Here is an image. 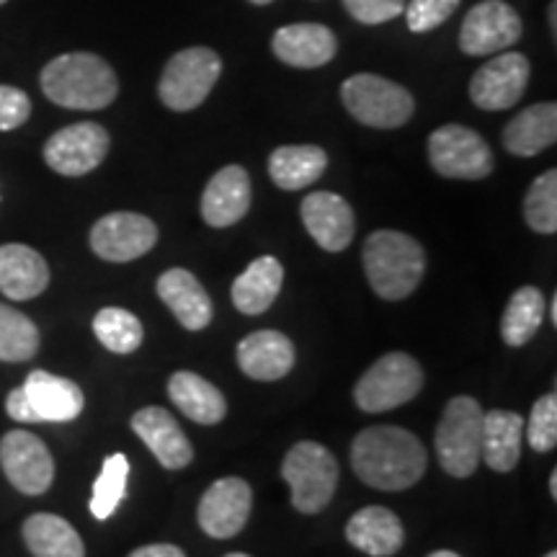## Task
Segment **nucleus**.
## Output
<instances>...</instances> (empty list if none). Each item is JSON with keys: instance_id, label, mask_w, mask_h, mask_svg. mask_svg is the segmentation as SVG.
Segmentation results:
<instances>
[{"instance_id": "4be33fe9", "label": "nucleus", "mask_w": 557, "mask_h": 557, "mask_svg": "<svg viewBox=\"0 0 557 557\" xmlns=\"http://www.w3.org/2000/svg\"><path fill=\"white\" fill-rule=\"evenodd\" d=\"M238 367L246 377L259 382L287 377L295 367V344L278 331L248 333L238 344Z\"/></svg>"}, {"instance_id": "f03ea898", "label": "nucleus", "mask_w": 557, "mask_h": 557, "mask_svg": "<svg viewBox=\"0 0 557 557\" xmlns=\"http://www.w3.org/2000/svg\"><path fill=\"white\" fill-rule=\"evenodd\" d=\"M41 90L62 109L99 111L114 103L120 94L114 67L99 54L67 52L41 70Z\"/></svg>"}, {"instance_id": "f8f14e48", "label": "nucleus", "mask_w": 557, "mask_h": 557, "mask_svg": "<svg viewBox=\"0 0 557 557\" xmlns=\"http://www.w3.org/2000/svg\"><path fill=\"white\" fill-rule=\"evenodd\" d=\"M0 468L24 496H41L54 480V459L47 444L29 431H9L0 438Z\"/></svg>"}, {"instance_id": "a211bd4d", "label": "nucleus", "mask_w": 557, "mask_h": 557, "mask_svg": "<svg viewBox=\"0 0 557 557\" xmlns=\"http://www.w3.org/2000/svg\"><path fill=\"white\" fill-rule=\"evenodd\" d=\"M132 429L143 438L165 470H184L194 459V447L184 431L165 408L148 406L132 416Z\"/></svg>"}, {"instance_id": "ea45409f", "label": "nucleus", "mask_w": 557, "mask_h": 557, "mask_svg": "<svg viewBox=\"0 0 557 557\" xmlns=\"http://www.w3.org/2000/svg\"><path fill=\"white\" fill-rule=\"evenodd\" d=\"M129 557H186V553L176 545H145L129 553Z\"/></svg>"}, {"instance_id": "4468645a", "label": "nucleus", "mask_w": 557, "mask_h": 557, "mask_svg": "<svg viewBox=\"0 0 557 557\" xmlns=\"http://www.w3.org/2000/svg\"><path fill=\"white\" fill-rule=\"evenodd\" d=\"M253 508V491L243 478H222L207 487L199 500L197 521L212 540H230L246 529Z\"/></svg>"}, {"instance_id": "4c0bfd02", "label": "nucleus", "mask_w": 557, "mask_h": 557, "mask_svg": "<svg viewBox=\"0 0 557 557\" xmlns=\"http://www.w3.org/2000/svg\"><path fill=\"white\" fill-rule=\"evenodd\" d=\"M344 5L354 21L374 26L400 16L406 9V0H344Z\"/></svg>"}, {"instance_id": "a19ab883", "label": "nucleus", "mask_w": 557, "mask_h": 557, "mask_svg": "<svg viewBox=\"0 0 557 557\" xmlns=\"http://www.w3.org/2000/svg\"><path fill=\"white\" fill-rule=\"evenodd\" d=\"M549 32H553V37H557V3L555 0L549 3Z\"/></svg>"}, {"instance_id": "39448f33", "label": "nucleus", "mask_w": 557, "mask_h": 557, "mask_svg": "<svg viewBox=\"0 0 557 557\" xmlns=\"http://www.w3.org/2000/svg\"><path fill=\"white\" fill-rule=\"evenodd\" d=\"M483 449V408L470 395H457L444 408L436 426L438 465L451 478H470Z\"/></svg>"}, {"instance_id": "49530a36", "label": "nucleus", "mask_w": 557, "mask_h": 557, "mask_svg": "<svg viewBox=\"0 0 557 557\" xmlns=\"http://www.w3.org/2000/svg\"><path fill=\"white\" fill-rule=\"evenodd\" d=\"M225 557H250V555H246V553H230V555H225Z\"/></svg>"}, {"instance_id": "dca6fc26", "label": "nucleus", "mask_w": 557, "mask_h": 557, "mask_svg": "<svg viewBox=\"0 0 557 557\" xmlns=\"http://www.w3.org/2000/svg\"><path fill=\"white\" fill-rule=\"evenodd\" d=\"M26 410H29V423H65L73 421L86 408V395L73 380L58 377V374L34 369L21 385Z\"/></svg>"}, {"instance_id": "de8ad7c7", "label": "nucleus", "mask_w": 557, "mask_h": 557, "mask_svg": "<svg viewBox=\"0 0 557 557\" xmlns=\"http://www.w3.org/2000/svg\"><path fill=\"white\" fill-rule=\"evenodd\" d=\"M545 557H557V553H555V549H553V553H547Z\"/></svg>"}, {"instance_id": "c9c22d12", "label": "nucleus", "mask_w": 557, "mask_h": 557, "mask_svg": "<svg viewBox=\"0 0 557 557\" xmlns=\"http://www.w3.org/2000/svg\"><path fill=\"white\" fill-rule=\"evenodd\" d=\"M527 438L529 447L534 451H553L557 447V398L555 393L545 395L534 403L532 416H529V426H527Z\"/></svg>"}, {"instance_id": "a878e982", "label": "nucleus", "mask_w": 557, "mask_h": 557, "mask_svg": "<svg viewBox=\"0 0 557 557\" xmlns=\"http://www.w3.org/2000/svg\"><path fill=\"white\" fill-rule=\"evenodd\" d=\"M524 418L513 410H487L483 413V449L480 459L496 472H511L521 459Z\"/></svg>"}, {"instance_id": "9d476101", "label": "nucleus", "mask_w": 557, "mask_h": 557, "mask_svg": "<svg viewBox=\"0 0 557 557\" xmlns=\"http://www.w3.org/2000/svg\"><path fill=\"white\" fill-rule=\"evenodd\" d=\"M111 137L96 122H78L54 132L45 145L47 165L60 176L78 178L96 171L109 156Z\"/></svg>"}, {"instance_id": "09e8293b", "label": "nucleus", "mask_w": 557, "mask_h": 557, "mask_svg": "<svg viewBox=\"0 0 557 557\" xmlns=\"http://www.w3.org/2000/svg\"><path fill=\"white\" fill-rule=\"evenodd\" d=\"M5 3V0H0V5H3Z\"/></svg>"}, {"instance_id": "2eb2a0df", "label": "nucleus", "mask_w": 557, "mask_h": 557, "mask_svg": "<svg viewBox=\"0 0 557 557\" xmlns=\"http://www.w3.org/2000/svg\"><path fill=\"white\" fill-rule=\"evenodd\" d=\"M532 65L521 52H500L472 75L470 99L478 109L504 111L517 107L529 86Z\"/></svg>"}, {"instance_id": "7c9ffc66", "label": "nucleus", "mask_w": 557, "mask_h": 557, "mask_svg": "<svg viewBox=\"0 0 557 557\" xmlns=\"http://www.w3.org/2000/svg\"><path fill=\"white\" fill-rule=\"evenodd\" d=\"M545 295L532 284L513 292L504 310V318H500V338L506 341V346H527L529 341L537 336L542 320H545Z\"/></svg>"}, {"instance_id": "1a4fd4ad", "label": "nucleus", "mask_w": 557, "mask_h": 557, "mask_svg": "<svg viewBox=\"0 0 557 557\" xmlns=\"http://www.w3.org/2000/svg\"><path fill=\"white\" fill-rule=\"evenodd\" d=\"M429 160L444 178L480 181L493 173V152L487 143L462 124H444L431 132Z\"/></svg>"}, {"instance_id": "9b49d317", "label": "nucleus", "mask_w": 557, "mask_h": 557, "mask_svg": "<svg viewBox=\"0 0 557 557\" xmlns=\"http://www.w3.org/2000/svg\"><path fill=\"white\" fill-rule=\"evenodd\" d=\"M519 13L506 0H483L462 21L459 29V50L470 58L506 52L521 39Z\"/></svg>"}, {"instance_id": "f3484780", "label": "nucleus", "mask_w": 557, "mask_h": 557, "mask_svg": "<svg viewBox=\"0 0 557 557\" xmlns=\"http://www.w3.org/2000/svg\"><path fill=\"white\" fill-rule=\"evenodd\" d=\"M299 214H302L312 240L323 250L341 253L351 246L354 233H357V218L344 197L333 191H312L305 197Z\"/></svg>"}, {"instance_id": "0eeeda50", "label": "nucleus", "mask_w": 557, "mask_h": 557, "mask_svg": "<svg viewBox=\"0 0 557 557\" xmlns=\"http://www.w3.org/2000/svg\"><path fill=\"white\" fill-rule=\"evenodd\" d=\"M423 389V369L406 351L385 354L361 374L354 400L367 413H385L400 408Z\"/></svg>"}, {"instance_id": "79ce46f5", "label": "nucleus", "mask_w": 557, "mask_h": 557, "mask_svg": "<svg viewBox=\"0 0 557 557\" xmlns=\"http://www.w3.org/2000/svg\"><path fill=\"white\" fill-rule=\"evenodd\" d=\"M549 496L557 498V472H549Z\"/></svg>"}, {"instance_id": "6e6552de", "label": "nucleus", "mask_w": 557, "mask_h": 557, "mask_svg": "<svg viewBox=\"0 0 557 557\" xmlns=\"http://www.w3.org/2000/svg\"><path fill=\"white\" fill-rule=\"evenodd\" d=\"M222 60L209 47H189L173 54L158 83V96L171 111H191L205 103L220 81Z\"/></svg>"}, {"instance_id": "c85d7f7f", "label": "nucleus", "mask_w": 557, "mask_h": 557, "mask_svg": "<svg viewBox=\"0 0 557 557\" xmlns=\"http://www.w3.org/2000/svg\"><path fill=\"white\" fill-rule=\"evenodd\" d=\"M325 169H329V156L318 145H282L269 158V176L284 191L312 186Z\"/></svg>"}, {"instance_id": "f257e3e1", "label": "nucleus", "mask_w": 557, "mask_h": 557, "mask_svg": "<svg viewBox=\"0 0 557 557\" xmlns=\"http://www.w3.org/2000/svg\"><path fill=\"white\" fill-rule=\"evenodd\" d=\"M351 468L374 491L398 493L413 487L429 468L421 438L400 426H369L351 444Z\"/></svg>"}, {"instance_id": "bb28decb", "label": "nucleus", "mask_w": 557, "mask_h": 557, "mask_svg": "<svg viewBox=\"0 0 557 557\" xmlns=\"http://www.w3.org/2000/svg\"><path fill=\"white\" fill-rule=\"evenodd\" d=\"M284 284V267L274 256H261L233 282V305L243 315H261L278 297Z\"/></svg>"}, {"instance_id": "20e7f679", "label": "nucleus", "mask_w": 557, "mask_h": 557, "mask_svg": "<svg viewBox=\"0 0 557 557\" xmlns=\"http://www.w3.org/2000/svg\"><path fill=\"white\" fill-rule=\"evenodd\" d=\"M282 478L292 491V506L299 513H320L329 508L338 487V462L329 447L318 442H299L287 451Z\"/></svg>"}, {"instance_id": "72a5a7b5", "label": "nucleus", "mask_w": 557, "mask_h": 557, "mask_svg": "<svg viewBox=\"0 0 557 557\" xmlns=\"http://www.w3.org/2000/svg\"><path fill=\"white\" fill-rule=\"evenodd\" d=\"M39 351V329L24 312L9 308L0 302V361L32 359Z\"/></svg>"}, {"instance_id": "a18cd8bd", "label": "nucleus", "mask_w": 557, "mask_h": 557, "mask_svg": "<svg viewBox=\"0 0 557 557\" xmlns=\"http://www.w3.org/2000/svg\"><path fill=\"white\" fill-rule=\"evenodd\" d=\"M250 3H253V5H269L271 0H250Z\"/></svg>"}, {"instance_id": "5701e85b", "label": "nucleus", "mask_w": 557, "mask_h": 557, "mask_svg": "<svg viewBox=\"0 0 557 557\" xmlns=\"http://www.w3.org/2000/svg\"><path fill=\"white\" fill-rule=\"evenodd\" d=\"M346 540L369 557H393L406 542V529L389 508L367 506L348 519Z\"/></svg>"}, {"instance_id": "423d86ee", "label": "nucleus", "mask_w": 557, "mask_h": 557, "mask_svg": "<svg viewBox=\"0 0 557 557\" xmlns=\"http://www.w3.org/2000/svg\"><path fill=\"white\" fill-rule=\"evenodd\" d=\"M341 101L354 120L374 129H398L416 111L406 88L372 73L351 75L341 86Z\"/></svg>"}, {"instance_id": "473e14b6", "label": "nucleus", "mask_w": 557, "mask_h": 557, "mask_svg": "<svg viewBox=\"0 0 557 557\" xmlns=\"http://www.w3.org/2000/svg\"><path fill=\"white\" fill-rule=\"evenodd\" d=\"M94 333L103 348H109L111 354H122V357L135 354L145 338L139 318L124 308L99 310V315L94 318Z\"/></svg>"}, {"instance_id": "7ed1b4c3", "label": "nucleus", "mask_w": 557, "mask_h": 557, "mask_svg": "<svg viewBox=\"0 0 557 557\" xmlns=\"http://www.w3.org/2000/svg\"><path fill=\"white\" fill-rule=\"evenodd\" d=\"M361 261L374 295L389 302L413 295L426 274V250L400 230H377L369 235Z\"/></svg>"}, {"instance_id": "e433bc0d", "label": "nucleus", "mask_w": 557, "mask_h": 557, "mask_svg": "<svg viewBox=\"0 0 557 557\" xmlns=\"http://www.w3.org/2000/svg\"><path fill=\"white\" fill-rule=\"evenodd\" d=\"M462 0H410L406 5L408 29L413 34L434 32L459 9Z\"/></svg>"}, {"instance_id": "c03bdc74", "label": "nucleus", "mask_w": 557, "mask_h": 557, "mask_svg": "<svg viewBox=\"0 0 557 557\" xmlns=\"http://www.w3.org/2000/svg\"><path fill=\"white\" fill-rule=\"evenodd\" d=\"M429 557H459V555L451 553V549H436V553H431Z\"/></svg>"}, {"instance_id": "b1692460", "label": "nucleus", "mask_w": 557, "mask_h": 557, "mask_svg": "<svg viewBox=\"0 0 557 557\" xmlns=\"http://www.w3.org/2000/svg\"><path fill=\"white\" fill-rule=\"evenodd\" d=\"M50 284V267L41 259V253L21 246V243H9L0 246V292L11 299H34Z\"/></svg>"}, {"instance_id": "cd10ccee", "label": "nucleus", "mask_w": 557, "mask_h": 557, "mask_svg": "<svg viewBox=\"0 0 557 557\" xmlns=\"http://www.w3.org/2000/svg\"><path fill=\"white\" fill-rule=\"evenodd\" d=\"M169 398L181 413L201 426H214L227 413V403L220 389L194 372L171 374Z\"/></svg>"}, {"instance_id": "c756f323", "label": "nucleus", "mask_w": 557, "mask_h": 557, "mask_svg": "<svg viewBox=\"0 0 557 557\" xmlns=\"http://www.w3.org/2000/svg\"><path fill=\"white\" fill-rule=\"evenodd\" d=\"M24 542L34 557H86L75 527L54 513H34L24 521Z\"/></svg>"}, {"instance_id": "37998d69", "label": "nucleus", "mask_w": 557, "mask_h": 557, "mask_svg": "<svg viewBox=\"0 0 557 557\" xmlns=\"http://www.w3.org/2000/svg\"><path fill=\"white\" fill-rule=\"evenodd\" d=\"M549 323L557 325V297H553V302H549Z\"/></svg>"}, {"instance_id": "f704fd0d", "label": "nucleus", "mask_w": 557, "mask_h": 557, "mask_svg": "<svg viewBox=\"0 0 557 557\" xmlns=\"http://www.w3.org/2000/svg\"><path fill=\"white\" fill-rule=\"evenodd\" d=\"M524 220L534 233L555 235L557 230V171L532 181L524 197Z\"/></svg>"}, {"instance_id": "58836bf2", "label": "nucleus", "mask_w": 557, "mask_h": 557, "mask_svg": "<svg viewBox=\"0 0 557 557\" xmlns=\"http://www.w3.org/2000/svg\"><path fill=\"white\" fill-rule=\"evenodd\" d=\"M32 116V99L16 86H0V132L18 129Z\"/></svg>"}, {"instance_id": "6ab92c4d", "label": "nucleus", "mask_w": 557, "mask_h": 557, "mask_svg": "<svg viewBox=\"0 0 557 557\" xmlns=\"http://www.w3.org/2000/svg\"><path fill=\"white\" fill-rule=\"evenodd\" d=\"M250 176L243 165H225L209 178L201 194V218L209 227L238 225L250 209Z\"/></svg>"}, {"instance_id": "2f4dec72", "label": "nucleus", "mask_w": 557, "mask_h": 557, "mask_svg": "<svg viewBox=\"0 0 557 557\" xmlns=\"http://www.w3.org/2000/svg\"><path fill=\"white\" fill-rule=\"evenodd\" d=\"M127 480H129V459L122 455H109L103 459L99 480L94 483L90 493V513L99 521H107L116 513L122 500L127 498Z\"/></svg>"}, {"instance_id": "aec40b11", "label": "nucleus", "mask_w": 557, "mask_h": 557, "mask_svg": "<svg viewBox=\"0 0 557 557\" xmlns=\"http://www.w3.org/2000/svg\"><path fill=\"white\" fill-rule=\"evenodd\" d=\"M271 50L284 65L312 70L323 67L336 58L338 39L323 24H289L276 29L271 39Z\"/></svg>"}, {"instance_id": "412c9836", "label": "nucleus", "mask_w": 557, "mask_h": 557, "mask_svg": "<svg viewBox=\"0 0 557 557\" xmlns=\"http://www.w3.org/2000/svg\"><path fill=\"white\" fill-rule=\"evenodd\" d=\"M158 297L169 308L186 331H205L212 323V297L201 287V282L186 269H169L160 274Z\"/></svg>"}, {"instance_id": "ddd939ff", "label": "nucleus", "mask_w": 557, "mask_h": 557, "mask_svg": "<svg viewBox=\"0 0 557 557\" xmlns=\"http://www.w3.org/2000/svg\"><path fill=\"white\" fill-rule=\"evenodd\" d=\"M158 243L156 222L137 212H111L90 230V248L103 261L129 263L150 253Z\"/></svg>"}, {"instance_id": "393cba45", "label": "nucleus", "mask_w": 557, "mask_h": 557, "mask_svg": "<svg viewBox=\"0 0 557 557\" xmlns=\"http://www.w3.org/2000/svg\"><path fill=\"white\" fill-rule=\"evenodd\" d=\"M557 139V107L553 101L534 103L519 111L504 129V148L511 156L534 158L542 150L553 148Z\"/></svg>"}]
</instances>
